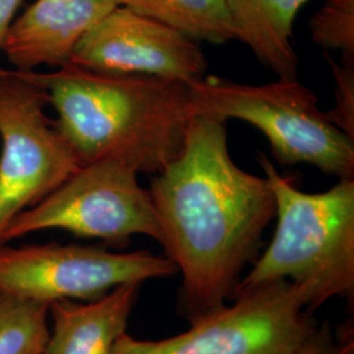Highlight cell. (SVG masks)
I'll return each mask as SVG.
<instances>
[{"mask_svg": "<svg viewBox=\"0 0 354 354\" xmlns=\"http://www.w3.org/2000/svg\"><path fill=\"white\" fill-rule=\"evenodd\" d=\"M29 73L46 91L58 114L54 125L77 165L118 159L155 175L183 151L196 115L188 83L75 64Z\"/></svg>", "mask_w": 354, "mask_h": 354, "instance_id": "cell-2", "label": "cell"}, {"mask_svg": "<svg viewBox=\"0 0 354 354\" xmlns=\"http://www.w3.org/2000/svg\"><path fill=\"white\" fill-rule=\"evenodd\" d=\"M292 354H354L353 330L346 329L336 336L328 323L315 324Z\"/></svg>", "mask_w": 354, "mask_h": 354, "instance_id": "cell-17", "label": "cell"}, {"mask_svg": "<svg viewBox=\"0 0 354 354\" xmlns=\"http://www.w3.org/2000/svg\"><path fill=\"white\" fill-rule=\"evenodd\" d=\"M189 88L196 114L257 127L279 165H313L339 180H353L354 140L329 121L315 93L298 77L250 86L209 76Z\"/></svg>", "mask_w": 354, "mask_h": 354, "instance_id": "cell-4", "label": "cell"}, {"mask_svg": "<svg viewBox=\"0 0 354 354\" xmlns=\"http://www.w3.org/2000/svg\"><path fill=\"white\" fill-rule=\"evenodd\" d=\"M308 26L317 46L340 51L342 62L354 64V0H324Z\"/></svg>", "mask_w": 354, "mask_h": 354, "instance_id": "cell-15", "label": "cell"}, {"mask_svg": "<svg viewBox=\"0 0 354 354\" xmlns=\"http://www.w3.org/2000/svg\"><path fill=\"white\" fill-rule=\"evenodd\" d=\"M23 0H0V54L6 35L15 20Z\"/></svg>", "mask_w": 354, "mask_h": 354, "instance_id": "cell-18", "label": "cell"}, {"mask_svg": "<svg viewBox=\"0 0 354 354\" xmlns=\"http://www.w3.org/2000/svg\"><path fill=\"white\" fill-rule=\"evenodd\" d=\"M223 304L165 340L124 333L111 354H292L314 328L307 297L288 281L234 292Z\"/></svg>", "mask_w": 354, "mask_h": 354, "instance_id": "cell-6", "label": "cell"}, {"mask_svg": "<svg viewBox=\"0 0 354 354\" xmlns=\"http://www.w3.org/2000/svg\"><path fill=\"white\" fill-rule=\"evenodd\" d=\"M118 3L197 42L222 45L236 39L226 0H118Z\"/></svg>", "mask_w": 354, "mask_h": 354, "instance_id": "cell-13", "label": "cell"}, {"mask_svg": "<svg viewBox=\"0 0 354 354\" xmlns=\"http://www.w3.org/2000/svg\"><path fill=\"white\" fill-rule=\"evenodd\" d=\"M48 104L29 71L0 68V241L17 215L80 167L45 112Z\"/></svg>", "mask_w": 354, "mask_h": 354, "instance_id": "cell-7", "label": "cell"}, {"mask_svg": "<svg viewBox=\"0 0 354 354\" xmlns=\"http://www.w3.org/2000/svg\"><path fill=\"white\" fill-rule=\"evenodd\" d=\"M142 283H127L84 304L62 299L49 306L53 327L42 354H111L127 333Z\"/></svg>", "mask_w": 354, "mask_h": 354, "instance_id": "cell-11", "label": "cell"}, {"mask_svg": "<svg viewBox=\"0 0 354 354\" xmlns=\"http://www.w3.org/2000/svg\"><path fill=\"white\" fill-rule=\"evenodd\" d=\"M70 64L102 74L155 76L188 84L205 77L207 70L197 41L121 6L80 39Z\"/></svg>", "mask_w": 354, "mask_h": 354, "instance_id": "cell-9", "label": "cell"}, {"mask_svg": "<svg viewBox=\"0 0 354 354\" xmlns=\"http://www.w3.org/2000/svg\"><path fill=\"white\" fill-rule=\"evenodd\" d=\"M336 82V104L326 112L329 121L354 140V64H337L326 54Z\"/></svg>", "mask_w": 354, "mask_h": 354, "instance_id": "cell-16", "label": "cell"}, {"mask_svg": "<svg viewBox=\"0 0 354 354\" xmlns=\"http://www.w3.org/2000/svg\"><path fill=\"white\" fill-rule=\"evenodd\" d=\"M257 162L276 200L277 227L266 252L234 292L276 281L304 290L311 313L332 298L354 295V180L306 193L279 175L266 153Z\"/></svg>", "mask_w": 354, "mask_h": 354, "instance_id": "cell-3", "label": "cell"}, {"mask_svg": "<svg viewBox=\"0 0 354 354\" xmlns=\"http://www.w3.org/2000/svg\"><path fill=\"white\" fill-rule=\"evenodd\" d=\"M165 256L181 272L178 310L190 323L226 304L256 256L276 200L266 177L228 151L226 121L196 114L181 153L151 180Z\"/></svg>", "mask_w": 354, "mask_h": 354, "instance_id": "cell-1", "label": "cell"}, {"mask_svg": "<svg viewBox=\"0 0 354 354\" xmlns=\"http://www.w3.org/2000/svg\"><path fill=\"white\" fill-rule=\"evenodd\" d=\"M138 171L118 159L80 165L41 203L17 215L0 245L46 230L127 245L146 235L162 244L163 234L150 190L140 187Z\"/></svg>", "mask_w": 354, "mask_h": 354, "instance_id": "cell-5", "label": "cell"}, {"mask_svg": "<svg viewBox=\"0 0 354 354\" xmlns=\"http://www.w3.org/2000/svg\"><path fill=\"white\" fill-rule=\"evenodd\" d=\"M167 256L111 252L97 245H0V289L50 306L62 299L95 301L127 283L176 274Z\"/></svg>", "mask_w": 354, "mask_h": 354, "instance_id": "cell-8", "label": "cell"}, {"mask_svg": "<svg viewBox=\"0 0 354 354\" xmlns=\"http://www.w3.org/2000/svg\"><path fill=\"white\" fill-rule=\"evenodd\" d=\"M49 304L0 289V354H42L49 339Z\"/></svg>", "mask_w": 354, "mask_h": 354, "instance_id": "cell-14", "label": "cell"}, {"mask_svg": "<svg viewBox=\"0 0 354 354\" xmlns=\"http://www.w3.org/2000/svg\"><path fill=\"white\" fill-rule=\"evenodd\" d=\"M118 0H36L10 26L1 54L17 71L71 64L76 45Z\"/></svg>", "mask_w": 354, "mask_h": 354, "instance_id": "cell-10", "label": "cell"}, {"mask_svg": "<svg viewBox=\"0 0 354 354\" xmlns=\"http://www.w3.org/2000/svg\"><path fill=\"white\" fill-rule=\"evenodd\" d=\"M308 0H226L236 39L279 77L298 75L292 26Z\"/></svg>", "mask_w": 354, "mask_h": 354, "instance_id": "cell-12", "label": "cell"}]
</instances>
